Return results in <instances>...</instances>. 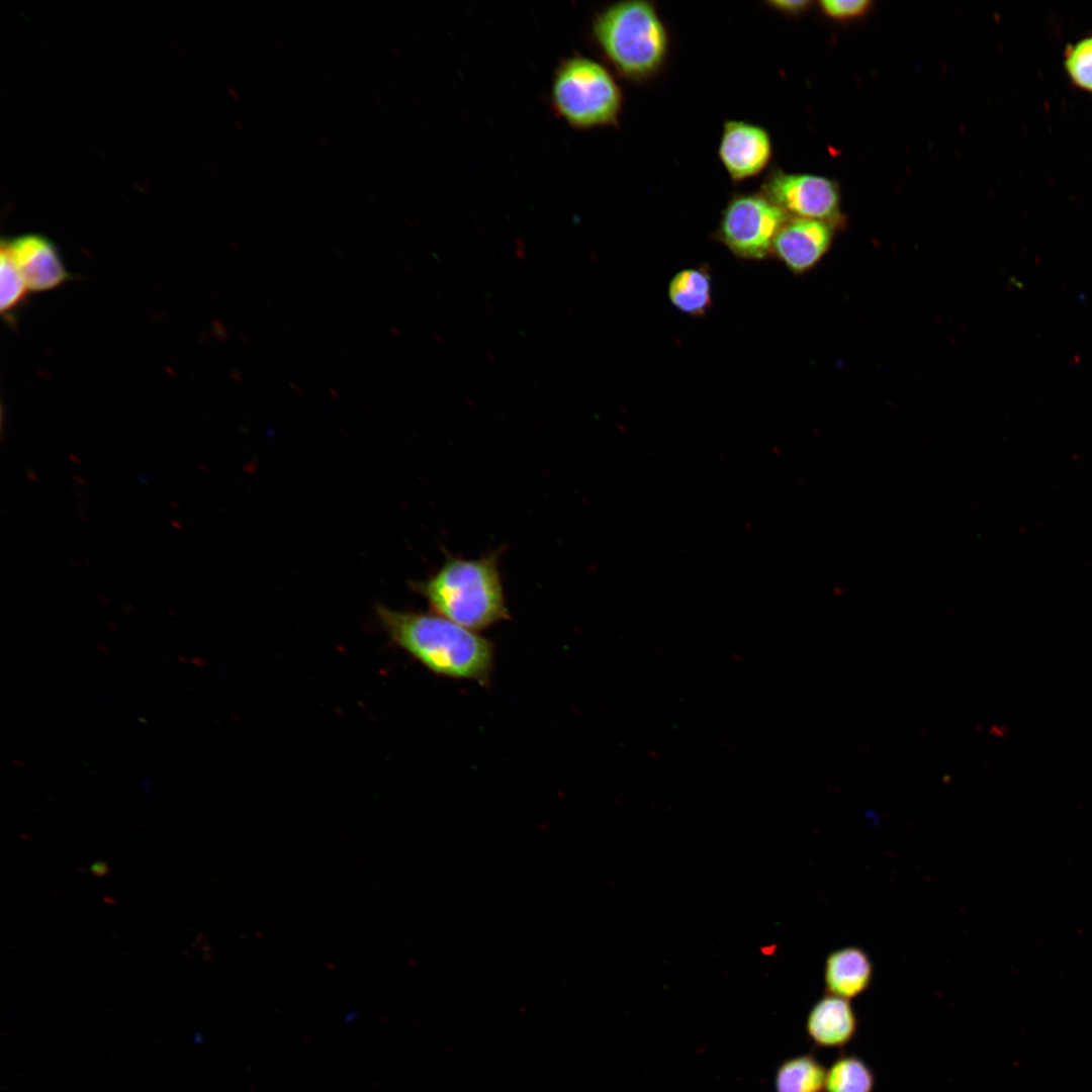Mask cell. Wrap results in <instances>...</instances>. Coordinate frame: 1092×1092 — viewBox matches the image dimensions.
I'll use <instances>...</instances> for the list:
<instances>
[{"label": "cell", "mask_w": 1092, "mask_h": 1092, "mask_svg": "<svg viewBox=\"0 0 1092 1092\" xmlns=\"http://www.w3.org/2000/svg\"><path fill=\"white\" fill-rule=\"evenodd\" d=\"M376 616L390 639L430 671L481 686L490 680L494 647L475 631L437 614L396 611L383 605Z\"/></svg>", "instance_id": "cell-1"}, {"label": "cell", "mask_w": 1092, "mask_h": 1092, "mask_svg": "<svg viewBox=\"0 0 1092 1092\" xmlns=\"http://www.w3.org/2000/svg\"><path fill=\"white\" fill-rule=\"evenodd\" d=\"M499 553L497 550L479 559L448 556L434 574L413 581L412 588L427 600L435 614L473 631L509 620Z\"/></svg>", "instance_id": "cell-2"}, {"label": "cell", "mask_w": 1092, "mask_h": 1092, "mask_svg": "<svg viewBox=\"0 0 1092 1092\" xmlns=\"http://www.w3.org/2000/svg\"><path fill=\"white\" fill-rule=\"evenodd\" d=\"M593 35L613 67L631 80L657 73L668 52V34L655 7L647 1L615 3L595 18Z\"/></svg>", "instance_id": "cell-3"}, {"label": "cell", "mask_w": 1092, "mask_h": 1092, "mask_svg": "<svg viewBox=\"0 0 1092 1092\" xmlns=\"http://www.w3.org/2000/svg\"><path fill=\"white\" fill-rule=\"evenodd\" d=\"M622 92L611 73L582 56L565 59L551 87L554 111L575 128L614 124L622 107Z\"/></svg>", "instance_id": "cell-4"}, {"label": "cell", "mask_w": 1092, "mask_h": 1092, "mask_svg": "<svg viewBox=\"0 0 1092 1092\" xmlns=\"http://www.w3.org/2000/svg\"><path fill=\"white\" fill-rule=\"evenodd\" d=\"M789 215L762 193L734 195L717 231L719 241L735 256L760 260L771 253L774 241Z\"/></svg>", "instance_id": "cell-5"}, {"label": "cell", "mask_w": 1092, "mask_h": 1092, "mask_svg": "<svg viewBox=\"0 0 1092 1092\" xmlns=\"http://www.w3.org/2000/svg\"><path fill=\"white\" fill-rule=\"evenodd\" d=\"M761 193L796 218L828 222L835 219L839 212V195L835 184L813 174L774 170L764 180Z\"/></svg>", "instance_id": "cell-6"}, {"label": "cell", "mask_w": 1092, "mask_h": 1092, "mask_svg": "<svg viewBox=\"0 0 1092 1092\" xmlns=\"http://www.w3.org/2000/svg\"><path fill=\"white\" fill-rule=\"evenodd\" d=\"M718 154L730 178L742 181L766 168L772 154L771 139L760 125L727 120L723 125Z\"/></svg>", "instance_id": "cell-7"}, {"label": "cell", "mask_w": 1092, "mask_h": 1092, "mask_svg": "<svg viewBox=\"0 0 1092 1092\" xmlns=\"http://www.w3.org/2000/svg\"><path fill=\"white\" fill-rule=\"evenodd\" d=\"M832 233L827 222L816 219H788L778 233L771 253L794 273L813 268L827 252Z\"/></svg>", "instance_id": "cell-8"}, {"label": "cell", "mask_w": 1092, "mask_h": 1092, "mask_svg": "<svg viewBox=\"0 0 1092 1092\" xmlns=\"http://www.w3.org/2000/svg\"><path fill=\"white\" fill-rule=\"evenodd\" d=\"M19 268L29 291L40 292L63 284L69 274L56 246L40 235L2 241Z\"/></svg>", "instance_id": "cell-9"}, {"label": "cell", "mask_w": 1092, "mask_h": 1092, "mask_svg": "<svg viewBox=\"0 0 1092 1092\" xmlns=\"http://www.w3.org/2000/svg\"><path fill=\"white\" fill-rule=\"evenodd\" d=\"M857 1028V1016L849 1001L830 994L814 1004L806 1021L810 1039L821 1048L845 1046L855 1037Z\"/></svg>", "instance_id": "cell-10"}, {"label": "cell", "mask_w": 1092, "mask_h": 1092, "mask_svg": "<svg viewBox=\"0 0 1092 1092\" xmlns=\"http://www.w3.org/2000/svg\"><path fill=\"white\" fill-rule=\"evenodd\" d=\"M873 966L860 948L847 946L831 952L825 964V986L830 995L852 999L871 985Z\"/></svg>", "instance_id": "cell-11"}, {"label": "cell", "mask_w": 1092, "mask_h": 1092, "mask_svg": "<svg viewBox=\"0 0 1092 1092\" xmlns=\"http://www.w3.org/2000/svg\"><path fill=\"white\" fill-rule=\"evenodd\" d=\"M667 295L682 313L703 316L712 305L711 275L704 267L682 269L669 281Z\"/></svg>", "instance_id": "cell-12"}, {"label": "cell", "mask_w": 1092, "mask_h": 1092, "mask_svg": "<svg viewBox=\"0 0 1092 1092\" xmlns=\"http://www.w3.org/2000/svg\"><path fill=\"white\" fill-rule=\"evenodd\" d=\"M826 1069L811 1055L785 1061L776 1075L777 1092H825Z\"/></svg>", "instance_id": "cell-13"}, {"label": "cell", "mask_w": 1092, "mask_h": 1092, "mask_svg": "<svg viewBox=\"0 0 1092 1092\" xmlns=\"http://www.w3.org/2000/svg\"><path fill=\"white\" fill-rule=\"evenodd\" d=\"M875 1074L855 1055H840L826 1069L825 1092H873Z\"/></svg>", "instance_id": "cell-14"}, {"label": "cell", "mask_w": 1092, "mask_h": 1092, "mask_svg": "<svg viewBox=\"0 0 1092 1092\" xmlns=\"http://www.w3.org/2000/svg\"><path fill=\"white\" fill-rule=\"evenodd\" d=\"M1 311L8 313L24 298L28 291L25 280L7 248L1 243L0 251Z\"/></svg>", "instance_id": "cell-15"}, {"label": "cell", "mask_w": 1092, "mask_h": 1092, "mask_svg": "<svg viewBox=\"0 0 1092 1092\" xmlns=\"http://www.w3.org/2000/svg\"><path fill=\"white\" fill-rule=\"evenodd\" d=\"M1065 67L1078 87L1092 92V35L1068 46Z\"/></svg>", "instance_id": "cell-16"}, {"label": "cell", "mask_w": 1092, "mask_h": 1092, "mask_svg": "<svg viewBox=\"0 0 1092 1092\" xmlns=\"http://www.w3.org/2000/svg\"><path fill=\"white\" fill-rule=\"evenodd\" d=\"M868 0H824L821 1L823 11L832 17L848 18L862 14L869 7Z\"/></svg>", "instance_id": "cell-17"}, {"label": "cell", "mask_w": 1092, "mask_h": 1092, "mask_svg": "<svg viewBox=\"0 0 1092 1092\" xmlns=\"http://www.w3.org/2000/svg\"><path fill=\"white\" fill-rule=\"evenodd\" d=\"M766 4L778 11L796 14L805 10L810 2L806 0H772L767 1Z\"/></svg>", "instance_id": "cell-18"}, {"label": "cell", "mask_w": 1092, "mask_h": 1092, "mask_svg": "<svg viewBox=\"0 0 1092 1092\" xmlns=\"http://www.w3.org/2000/svg\"><path fill=\"white\" fill-rule=\"evenodd\" d=\"M91 873L97 877H105L109 874V867L104 861H95L91 866Z\"/></svg>", "instance_id": "cell-19"}, {"label": "cell", "mask_w": 1092, "mask_h": 1092, "mask_svg": "<svg viewBox=\"0 0 1092 1092\" xmlns=\"http://www.w3.org/2000/svg\"><path fill=\"white\" fill-rule=\"evenodd\" d=\"M26 475L32 481H38L37 474L33 469L27 470Z\"/></svg>", "instance_id": "cell-20"}, {"label": "cell", "mask_w": 1092, "mask_h": 1092, "mask_svg": "<svg viewBox=\"0 0 1092 1092\" xmlns=\"http://www.w3.org/2000/svg\"><path fill=\"white\" fill-rule=\"evenodd\" d=\"M70 458L73 459V460H76V463H79V464L81 463L79 460H77V458L74 455L73 456L71 455Z\"/></svg>", "instance_id": "cell-21"}]
</instances>
